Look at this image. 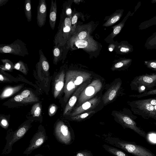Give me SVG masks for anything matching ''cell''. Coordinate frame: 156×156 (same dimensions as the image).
Segmentation results:
<instances>
[{
  "label": "cell",
  "instance_id": "1",
  "mask_svg": "<svg viewBox=\"0 0 156 156\" xmlns=\"http://www.w3.org/2000/svg\"><path fill=\"white\" fill-rule=\"evenodd\" d=\"M101 138L108 144L120 148L135 156H155L144 147L132 142L125 141L109 134L102 135Z\"/></svg>",
  "mask_w": 156,
  "mask_h": 156
},
{
  "label": "cell",
  "instance_id": "2",
  "mask_svg": "<svg viewBox=\"0 0 156 156\" xmlns=\"http://www.w3.org/2000/svg\"><path fill=\"white\" fill-rule=\"evenodd\" d=\"M65 77L64 92V100L66 101L81 84L90 79L91 74L85 72L69 70L66 72Z\"/></svg>",
  "mask_w": 156,
  "mask_h": 156
},
{
  "label": "cell",
  "instance_id": "3",
  "mask_svg": "<svg viewBox=\"0 0 156 156\" xmlns=\"http://www.w3.org/2000/svg\"><path fill=\"white\" fill-rule=\"evenodd\" d=\"M132 90L142 93L156 87V71L153 73L137 76L131 81Z\"/></svg>",
  "mask_w": 156,
  "mask_h": 156
},
{
  "label": "cell",
  "instance_id": "4",
  "mask_svg": "<svg viewBox=\"0 0 156 156\" xmlns=\"http://www.w3.org/2000/svg\"><path fill=\"white\" fill-rule=\"evenodd\" d=\"M31 127L30 123L27 122L21 125L14 131L11 129L8 130L5 137L6 144L2 154L6 155L10 153L12 150L13 144L23 138Z\"/></svg>",
  "mask_w": 156,
  "mask_h": 156
},
{
  "label": "cell",
  "instance_id": "5",
  "mask_svg": "<svg viewBox=\"0 0 156 156\" xmlns=\"http://www.w3.org/2000/svg\"><path fill=\"white\" fill-rule=\"evenodd\" d=\"M53 135L58 142L66 145L72 144L75 138L73 130L61 120L58 121L55 124Z\"/></svg>",
  "mask_w": 156,
  "mask_h": 156
},
{
  "label": "cell",
  "instance_id": "6",
  "mask_svg": "<svg viewBox=\"0 0 156 156\" xmlns=\"http://www.w3.org/2000/svg\"><path fill=\"white\" fill-rule=\"evenodd\" d=\"M64 12L61 14L60 19L58 30L54 39V45L63 46L68 37L69 33L71 30V22L70 18L64 16Z\"/></svg>",
  "mask_w": 156,
  "mask_h": 156
},
{
  "label": "cell",
  "instance_id": "7",
  "mask_svg": "<svg viewBox=\"0 0 156 156\" xmlns=\"http://www.w3.org/2000/svg\"><path fill=\"white\" fill-rule=\"evenodd\" d=\"M129 105L133 113L145 119H155L154 106L145 102L144 99L133 101Z\"/></svg>",
  "mask_w": 156,
  "mask_h": 156
},
{
  "label": "cell",
  "instance_id": "8",
  "mask_svg": "<svg viewBox=\"0 0 156 156\" xmlns=\"http://www.w3.org/2000/svg\"><path fill=\"white\" fill-rule=\"evenodd\" d=\"M0 53L10 54L22 57H24L29 54L26 44L19 39H17L9 44H0Z\"/></svg>",
  "mask_w": 156,
  "mask_h": 156
},
{
  "label": "cell",
  "instance_id": "9",
  "mask_svg": "<svg viewBox=\"0 0 156 156\" xmlns=\"http://www.w3.org/2000/svg\"><path fill=\"white\" fill-rule=\"evenodd\" d=\"M45 130L41 126L34 134L30 141L28 147L24 151L23 154L27 155L30 154L34 150L40 147L48 140Z\"/></svg>",
  "mask_w": 156,
  "mask_h": 156
},
{
  "label": "cell",
  "instance_id": "10",
  "mask_svg": "<svg viewBox=\"0 0 156 156\" xmlns=\"http://www.w3.org/2000/svg\"><path fill=\"white\" fill-rule=\"evenodd\" d=\"M115 115L119 122L123 127L132 129L143 137L146 136L145 132L137 126L136 122L134 121V119L137 118L136 116L119 112L115 113Z\"/></svg>",
  "mask_w": 156,
  "mask_h": 156
},
{
  "label": "cell",
  "instance_id": "11",
  "mask_svg": "<svg viewBox=\"0 0 156 156\" xmlns=\"http://www.w3.org/2000/svg\"><path fill=\"white\" fill-rule=\"evenodd\" d=\"M102 87V84L99 80H93L81 93L78 98V104L80 105L90 100L100 90Z\"/></svg>",
  "mask_w": 156,
  "mask_h": 156
},
{
  "label": "cell",
  "instance_id": "12",
  "mask_svg": "<svg viewBox=\"0 0 156 156\" xmlns=\"http://www.w3.org/2000/svg\"><path fill=\"white\" fill-rule=\"evenodd\" d=\"M90 80L86 81L81 84L76 90L74 93L69 100L65 108L63 114L65 115L69 113L74 105L76 104L77 100L84 89L88 85L90 82Z\"/></svg>",
  "mask_w": 156,
  "mask_h": 156
},
{
  "label": "cell",
  "instance_id": "13",
  "mask_svg": "<svg viewBox=\"0 0 156 156\" xmlns=\"http://www.w3.org/2000/svg\"><path fill=\"white\" fill-rule=\"evenodd\" d=\"M100 101V98L96 97L87 101L76 108L71 113L72 117L93 108L97 105Z\"/></svg>",
  "mask_w": 156,
  "mask_h": 156
},
{
  "label": "cell",
  "instance_id": "14",
  "mask_svg": "<svg viewBox=\"0 0 156 156\" xmlns=\"http://www.w3.org/2000/svg\"><path fill=\"white\" fill-rule=\"evenodd\" d=\"M47 5L45 0H40L37 8V22L40 27L45 24L47 17Z\"/></svg>",
  "mask_w": 156,
  "mask_h": 156
},
{
  "label": "cell",
  "instance_id": "15",
  "mask_svg": "<svg viewBox=\"0 0 156 156\" xmlns=\"http://www.w3.org/2000/svg\"><path fill=\"white\" fill-rule=\"evenodd\" d=\"M75 45L78 48L84 49L87 50H94L96 49V44L91 39H84L79 40L72 38L70 41V45Z\"/></svg>",
  "mask_w": 156,
  "mask_h": 156
},
{
  "label": "cell",
  "instance_id": "16",
  "mask_svg": "<svg viewBox=\"0 0 156 156\" xmlns=\"http://www.w3.org/2000/svg\"><path fill=\"white\" fill-rule=\"evenodd\" d=\"M16 102L22 103H28L37 101L38 99L31 91L26 90L20 94L16 96L13 98Z\"/></svg>",
  "mask_w": 156,
  "mask_h": 156
},
{
  "label": "cell",
  "instance_id": "17",
  "mask_svg": "<svg viewBox=\"0 0 156 156\" xmlns=\"http://www.w3.org/2000/svg\"><path fill=\"white\" fill-rule=\"evenodd\" d=\"M65 77V72L64 70H62L57 75L55 79L53 95L55 98L59 95L63 88Z\"/></svg>",
  "mask_w": 156,
  "mask_h": 156
},
{
  "label": "cell",
  "instance_id": "18",
  "mask_svg": "<svg viewBox=\"0 0 156 156\" xmlns=\"http://www.w3.org/2000/svg\"><path fill=\"white\" fill-rule=\"evenodd\" d=\"M121 82H118L113 85L107 91L103 96L102 99L104 104L112 101L116 96L121 85Z\"/></svg>",
  "mask_w": 156,
  "mask_h": 156
},
{
  "label": "cell",
  "instance_id": "19",
  "mask_svg": "<svg viewBox=\"0 0 156 156\" xmlns=\"http://www.w3.org/2000/svg\"><path fill=\"white\" fill-rule=\"evenodd\" d=\"M57 13V5L56 0H51L50 8L49 22L51 28L52 30L55 29Z\"/></svg>",
  "mask_w": 156,
  "mask_h": 156
},
{
  "label": "cell",
  "instance_id": "20",
  "mask_svg": "<svg viewBox=\"0 0 156 156\" xmlns=\"http://www.w3.org/2000/svg\"><path fill=\"white\" fill-rule=\"evenodd\" d=\"M39 62L41 69L46 73H48L49 69V62L41 49L39 51Z\"/></svg>",
  "mask_w": 156,
  "mask_h": 156
},
{
  "label": "cell",
  "instance_id": "21",
  "mask_svg": "<svg viewBox=\"0 0 156 156\" xmlns=\"http://www.w3.org/2000/svg\"><path fill=\"white\" fill-rule=\"evenodd\" d=\"M22 87V86L7 87L3 90L0 96V98L1 99H4L10 97L18 92Z\"/></svg>",
  "mask_w": 156,
  "mask_h": 156
},
{
  "label": "cell",
  "instance_id": "22",
  "mask_svg": "<svg viewBox=\"0 0 156 156\" xmlns=\"http://www.w3.org/2000/svg\"><path fill=\"white\" fill-rule=\"evenodd\" d=\"M102 147L106 151L115 156H129L120 150L107 144H104Z\"/></svg>",
  "mask_w": 156,
  "mask_h": 156
},
{
  "label": "cell",
  "instance_id": "23",
  "mask_svg": "<svg viewBox=\"0 0 156 156\" xmlns=\"http://www.w3.org/2000/svg\"><path fill=\"white\" fill-rule=\"evenodd\" d=\"M144 47L146 49L148 50L156 49V32L147 38Z\"/></svg>",
  "mask_w": 156,
  "mask_h": 156
},
{
  "label": "cell",
  "instance_id": "24",
  "mask_svg": "<svg viewBox=\"0 0 156 156\" xmlns=\"http://www.w3.org/2000/svg\"><path fill=\"white\" fill-rule=\"evenodd\" d=\"M24 13L28 22L32 20L31 1L30 0H25L24 5Z\"/></svg>",
  "mask_w": 156,
  "mask_h": 156
},
{
  "label": "cell",
  "instance_id": "25",
  "mask_svg": "<svg viewBox=\"0 0 156 156\" xmlns=\"http://www.w3.org/2000/svg\"><path fill=\"white\" fill-rule=\"evenodd\" d=\"M61 47L57 45H54L52 50L53 56V63L57 65L61 57L62 50Z\"/></svg>",
  "mask_w": 156,
  "mask_h": 156
},
{
  "label": "cell",
  "instance_id": "26",
  "mask_svg": "<svg viewBox=\"0 0 156 156\" xmlns=\"http://www.w3.org/2000/svg\"><path fill=\"white\" fill-rule=\"evenodd\" d=\"M156 25V16L149 20L141 23L139 26V29L140 30H144Z\"/></svg>",
  "mask_w": 156,
  "mask_h": 156
},
{
  "label": "cell",
  "instance_id": "27",
  "mask_svg": "<svg viewBox=\"0 0 156 156\" xmlns=\"http://www.w3.org/2000/svg\"><path fill=\"white\" fill-rule=\"evenodd\" d=\"M1 61L3 63L2 65L0 66L1 69L11 71L14 69V64L10 60L6 58L3 59L1 60Z\"/></svg>",
  "mask_w": 156,
  "mask_h": 156
},
{
  "label": "cell",
  "instance_id": "28",
  "mask_svg": "<svg viewBox=\"0 0 156 156\" xmlns=\"http://www.w3.org/2000/svg\"><path fill=\"white\" fill-rule=\"evenodd\" d=\"M14 69L21 72L25 75H27L28 73L27 64L21 60L14 64Z\"/></svg>",
  "mask_w": 156,
  "mask_h": 156
},
{
  "label": "cell",
  "instance_id": "29",
  "mask_svg": "<svg viewBox=\"0 0 156 156\" xmlns=\"http://www.w3.org/2000/svg\"><path fill=\"white\" fill-rule=\"evenodd\" d=\"M156 95V87L151 90L145 91L142 93L131 95L130 96L137 98H140L150 95Z\"/></svg>",
  "mask_w": 156,
  "mask_h": 156
},
{
  "label": "cell",
  "instance_id": "30",
  "mask_svg": "<svg viewBox=\"0 0 156 156\" xmlns=\"http://www.w3.org/2000/svg\"><path fill=\"white\" fill-rule=\"evenodd\" d=\"M94 113V111L92 110L73 117H71V118L73 120L79 121L86 118L91 114Z\"/></svg>",
  "mask_w": 156,
  "mask_h": 156
},
{
  "label": "cell",
  "instance_id": "31",
  "mask_svg": "<svg viewBox=\"0 0 156 156\" xmlns=\"http://www.w3.org/2000/svg\"><path fill=\"white\" fill-rule=\"evenodd\" d=\"M41 108L39 103L34 105L32 108L31 112L34 117H39L41 113Z\"/></svg>",
  "mask_w": 156,
  "mask_h": 156
},
{
  "label": "cell",
  "instance_id": "32",
  "mask_svg": "<svg viewBox=\"0 0 156 156\" xmlns=\"http://www.w3.org/2000/svg\"><path fill=\"white\" fill-rule=\"evenodd\" d=\"M144 64L148 69L156 71V59L144 61Z\"/></svg>",
  "mask_w": 156,
  "mask_h": 156
},
{
  "label": "cell",
  "instance_id": "33",
  "mask_svg": "<svg viewBox=\"0 0 156 156\" xmlns=\"http://www.w3.org/2000/svg\"><path fill=\"white\" fill-rule=\"evenodd\" d=\"M122 12L121 11L117 15L113 16L107 22L106 25L109 26L112 25L118 21L122 15Z\"/></svg>",
  "mask_w": 156,
  "mask_h": 156
},
{
  "label": "cell",
  "instance_id": "34",
  "mask_svg": "<svg viewBox=\"0 0 156 156\" xmlns=\"http://www.w3.org/2000/svg\"><path fill=\"white\" fill-rule=\"evenodd\" d=\"M74 156H93V155L91 151L85 149L78 151L76 152Z\"/></svg>",
  "mask_w": 156,
  "mask_h": 156
},
{
  "label": "cell",
  "instance_id": "35",
  "mask_svg": "<svg viewBox=\"0 0 156 156\" xmlns=\"http://www.w3.org/2000/svg\"><path fill=\"white\" fill-rule=\"evenodd\" d=\"M144 99L145 102L152 105L154 106L156 105V97Z\"/></svg>",
  "mask_w": 156,
  "mask_h": 156
},
{
  "label": "cell",
  "instance_id": "36",
  "mask_svg": "<svg viewBox=\"0 0 156 156\" xmlns=\"http://www.w3.org/2000/svg\"><path fill=\"white\" fill-rule=\"evenodd\" d=\"M0 125L3 128L7 129L9 126V123L6 119H3L1 121Z\"/></svg>",
  "mask_w": 156,
  "mask_h": 156
},
{
  "label": "cell",
  "instance_id": "37",
  "mask_svg": "<svg viewBox=\"0 0 156 156\" xmlns=\"http://www.w3.org/2000/svg\"><path fill=\"white\" fill-rule=\"evenodd\" d=\"M87 35V33L86 31H82L79 34L77 38L79 40L84 39L86 38Z\"/></svg>",
  "mask_w": 156,
  "mask_h": 156
},
{
  "label": "cell",
  "instance_id": "38",
  "mask_svg": "<svg viewBox=\"0 0 156 156\" xmlns=\"http://www.w3.org/2000/svg\"><path fill=\"white\" fill-rule=\"evenodd\" d=\"M56 108L55 105H52L49 108V115H53L56 112Z\"/></svg>",
  "mask_w": 156,
  "mask_h": 156
},
{
  "label": "cell",
  "instance_id": "39",
  "mask_svg": "<svg viewBox=\"0 0 156 156\" xmlns=\"http://www.w3.org/2000/svg\"><path fill=\"white\" fill-rule=\"evenodd\" d=\"M77 17L76 15H74L72 18L71 20V24H75L77 22Z\"/></svg>",
  "mask_w": 156,
  "mask_h": 156
},
{
  "label": "cell",
  "instance_id": "40",
  "mask_svg": "<svg viewBox=\"0 0 156 156\" xmlns=\"http://www.w3.org/2000/svg\"><path fill=\"white\" fill-rule=\"evenodd\" d=\"M141 5V2H139L137 4V5L135 6L134 9V11L132 13V15L130 16H132L133 15L134 13L136 11L137 9L139 8Z\"/></svg>",
  "mask_w": 156,
  "mask_h": 156
},
{
  "label": "cell",
  "instance_id": "41",
  "mask_svg": "<svg viewBox=\"0 0 156 156\" xmlns=\"http://www.w3.org/2000/svg\"><path fill=\"white\" fill-rule=\"evenodd\" d=\"M66 13L67 16H69L72 13V10L70 8H68L66 9Z\"/></svg>",
  "mask_w": 156,
  "mask_h": 156
},
{
  "label": "cell",
  "instance_id": "42",
  "mask_svg": "<svg viewBox=\"0 0 156 156\" xmlns=\"http://www.w3.org/2000/svg\"><path fill=\"white\" fill-rule=\"evenodd\" d=\"M8 1L9 0H0V6L5 5Z\"/></svg>",
  "mask_w": 156,
  "mask_h": 156
},
{
  "label": "cell",
  "instance_id": "43",
  "mask_svg": "<svg viewBox=\"0 0 156 156\" xmlns=\"http://www.w3.org/2000/svg\"><path fill=\"white\" fill-rule=\"evenodd\" d=\"M5 80L3 76L1 74H0V80L1 81H3Z\"/></svg>",
  "mask_w": 156,
  "mask_h": 156
},
{
  "label": "cell",
  "instance_id": "44",
  "mask_svg": "<svg viewBox=\"0 0 156 156\" xmlns=\"http://www.w3.org/2000/svg\"><path fill=\"white\" fill-rule=\"evenodd\" d=\"M154 109L155 114V120H156V105L154 106Z\"/></svg>",
  "mask_w": 156,
  "mask_h": 156
},
{
  "label": "cell",
  "instance_id": "45",
  "mask_svg": "<svg viewBox=\"0 0 156 156\" xmlns=\"http://www.w3.org/2000/svg\"><path fill=\"white\" fill-rule=\"evenodd\" d=\"M34 156H43V155L40 154H35Z\"/></svg>",
  "mask_w": 156,
  "mask_h": 156
},
{
  "label": "cell",
  "instance_id": "46",
  "mask_svg": "<svg viewBox=\"0 0 156 156\" xmlns=\"http://www.w3.org/2000/svg\"><path fill=\"white\" fill-rule=\"evenodd\" d=\"M151 3H156V0H152Z\"/></svg>",
  "mask_w": 156,
  "mask_h": 156
},
{
  "label": "cell",
  "instance_id": "47",
  "mask_svg": "<svg viewBox=\"0 0 156 156\" xmlns=\"http://www.w3.org/2000/svg\"><path fill=\"white\" fill-rule=\"evenodd\" d=\"M109 50L111 51L113 50V49H112V48H109Z\"/></svg>",
  "mask_w": 156,
  "mask_h": 156
}]
</instances>
